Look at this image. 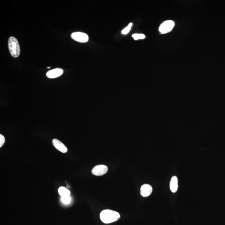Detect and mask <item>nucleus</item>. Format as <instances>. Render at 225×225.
I'll return each mask as SVG.
<instances>
[{
  "mask_svg": "<svg viewBox=\"0 0 225 225\" xmlns=\"http://www.w3.org/2000/svg\"><path fill=\"white\" fill-rule=\"evenodd\" d=\"M153 189L151 186L149 184H144L141 187V194L144 197L149 196L152 192Z\"/></svg>",
  "mask_w": 225,
  "mask_h": 225,
  "instance_id": "8",
  "label": "nucleus"
},
{
  "mask_svg": "<svg viewBox=\"0 0 225 225\" xmlns=\"http://www.w3.org/2000/svg\"><path fill=\"white\" fill-rule=\"evenodd\" d=\"M63 72L62 69L57 68L49 71L46 73V76L49 79H55L61 76L63 74Z\"/></svg>",
  "mask_w": 225,
  "mask_h": 225,
  "instance_id": "6",
  "label": "nucleus"
},
{
  "mask_svg": "<svg viewBox=\"0 0 225 225\" xmlns=\"http://www.w3.org/2000/svg\"><path fill=\"white\" fill-rule=\"evenodd\" d=\"M132 26L133 23H130L126 27L124 28V29L122 31V34L124 35L127 34L129 32L130 30H131V28Z\"/></svg>",
  "mask_w": 225,
  "mask_h": 225,
  "instance_id": "11",
  "label": "nucleus"
},
{
  "mask_svg": "<svg viewBox=\"0 0 225 225\" xmlns=\"http://www.w3.org/2000/svg\"><path fill=\"white\" fill-rule=\"evenodd\" d=\"M52 143L54 146L61 152L66 153L67 152V148L63 143L60 141L59 140L57 139H54L52 141Z\"/></svg>",
  "mask_w": 225,
  "mask_h": 225,
  "instance_id": "7",
  "label": "nucleus"
},
{
  "mask_svg": "<svg viewBox=\"0 0 225 225\" xmlns=\"http://www.w3.org/2000/svg\"><path fill=\"white\" fill-rule=\"evenodd\" d=\"M59 194L61 196H69L70 195V191L66 188L64 187H60L58 190Z\"/></svg>",
  "mask_w": 225,
  "mask_h": 225,
  "instance_id": "10",
  "label": "nucleus"
},
{
  "mask_svg": "<svg viewBox=\"0 0 225 225\" xmlns=\"http://www.w3.org/2000/svg\"><path fill=\"white\" fill-rule=\"evenodd\" d=\"M134 39L138 40L139 39H143L146 37V36L143 34H135L132 36Z\"/></svg>",
  "mask_w": 225,
  "mask_h": 225,
  "instance_id": "12",
  "label": "nucleus"
},
{
  "mask_svg": "<svg viewBox=\"0 0 225 225\" xmlns=\"http://www.w3.org/2000/svg\"><path fill=\"white\" fill-rule=\"evenodd\" d=\"M71 37L73 40L80 43H86L89 40V36L87 34L80 32L72 33L71 35Z\"/></svg>",
  "mask_w": 225,
  "mask_h": 225,
  "instance_id": "4",
  "label": "nucleus"
},
{
  "mask_svg": "<svg viewBox=\"0 0 225 225\" xmlns=\"http://www.w3.org/2000/svg\"><path fill=\"white\" fill-rule=\"evenodd\" d=\"M8 47L11 56L13 57H19L21 52L19 44L17 39L13 36L10 37L8 40Z\"/></svg>",
  "mask_w": 225,
  "mask_h": 225,
  "instance_id": "2",
  "label": "nucleus"
},
{
  "mask_svg": "<svg viewBox=\"0 0 225 225\" xmlns=\"http://www.w3.org/2000/svg\"><path fill=\"white\" fill-rule=\"evenodd\" d=\"M5 142V138L3 135H0V147H1L4 144Z\"/></svg>",
  "mask_w": 225,
  "mask_h": 225,
  "instance_id": "14",
  "label": "nucleus"
},
{
  "mask_svg": "<svg viewBox=\"0 0 225 225\" xmlns=\"http://www.w3.org/2000/svg\"><path fill=\"white\" fill-rule=\"evenodd\" d=\"M170 189L172 192L176 193L177 191L178 188V181L176 176H173L171 178L170 184Z\"/></svg>",
  "mask_w": 225,
  "mask_h": 225,
  "instance_id": "9",
  "label": "nucleus"
},
{
  "mask_svg": "<svg viewBox=\"0 0 225 225\" xmlns=\"http://www.w3.org/2000/svg\"><path fill=\"white\" fill-rule=\"evenodd\" d=\"M108 171L107 166L104 165H99L95 166L92 170L93 174L96 176H101L105 174Z\"/></svg>",
  "mask_w": 225,
  "mask_h": 225,
  "instance_id": "5",
  "label": "nucleus"
},
{
  "mask_svg": "<svg viewBox=\"0 0 225 225\" xmlns=\"http://www.w3.org/2000/svg\"><path fill=\"white\" fill-rule=\"evenodd\" d=\"M100 219L105 224H110L119 219L120 215L117 212L106 209L103 211L100 215Z\"/></svg>",
  "mask_w": 225,
  "mask_h": 225,
  "instance_id": "1",
  "label": "nucleus"
},
{
  "mask_svg": "<svg viewBox=\"0 0 225 225\" xmlns=\"http://www.w3.org/2000/svg\"><path fill=\"white\" fill-rule=\"evenodd\" d=\"M61 200L64 204H67L71 201V199L69 196H62L61 198Z\"/></svg>",
  "mask_w": 225,
  "mask_h": 225,
  "instance_id": "13",
  "label": "nucleus"
},
{
  "mask_svg": "<svg viewBox=\"0 0 225 225\" xmlns=\"http://www.w3.org/2000/svg\"><path fill=\"white\" fill-rule=\"evenodd\" d=\"M174 25V22L172 21L169 20L165 21L160 26L159 31L161 34H166L173 29Z\"/></svg>",
  "mask_w": 225,
  "mask_h": 225,
  "instance_id": "3",
  "label": "nucleus"
},
{
  "mask_svg": "<svg viewBox=\"0 0 225 225\" xmlns=\"http://www.w3.org/2000/svg\"><path fill=\"white\" fill-rule=\"evenodd\" d=\"M47 68L48 69H50V68H51V67H47Z\"/></svg>",
  "mask_w": 225,
  "mask_h": 225,
  "instance_id": "15",
  "label": "nucleus"
}]
</instances>
